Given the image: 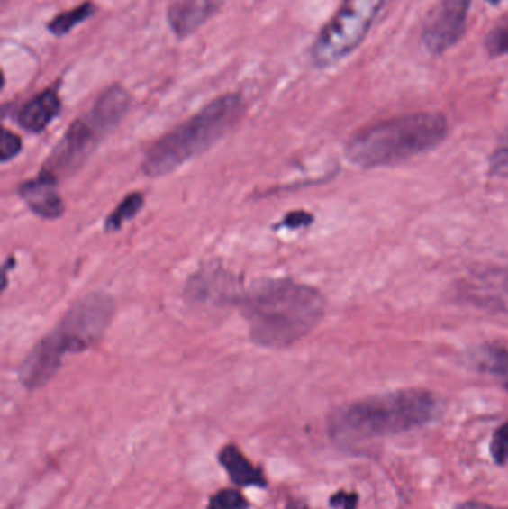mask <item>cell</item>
<instances>
[{"label":"cell","instance_id":"d6986e66","mask_svg":"<svg viewBox=\"0 0 508 509\" xmlns=\"http://www.w3.org/2000/svg\"><path fill=\"white\" fill-rule=\"evenodd\" d=\"M489 164H491V171L494 175L508 177V130L498 141Z\"/></svg>","mask_w":508,"mask_h":509},{"label":"cell","instance_id":"6da1fadb","mask_svg":"<svg viewBox=\"0 0 508 509\" xmlns=\"http://www.w3.org/2000/svg\"><path fill=\"white\" fill-rule=\"evenodd\" d=\"M257 346L286 349L304 339L325 312L322 294L291 278L268 280L239 298Z\"/></svg>","mask_w":508,"mask_h":509},{"label":"cell","instance_id":"cb8c5ba5","mask_svg":"<svg viewBox=\"0 0 508 509\" xmlns=\"http://www.w3.org/2000/svg\"><path fill=\"white\" fill-rule=\"evenodd\" d=\"M288 509H313L311 508V506L307 505V504H304V502L302 501H295V499H291V501L288 502Z\"/></svg>","mask_w":508,"mask_h":509},{"label":"cell","instance_id":"7a4b0ae2","mask_svg":"<svg viewBox=\"0 0 508 509\" xmlns=\"http://www.w3.org/2000/svg\"><path fill=\"white\" fill-rule=\"evenodd\" d=\"M439 410V399L430 390L373 395L337 408L328 422V432L339 444L391 437L431 423Z\"/></svg>","mask_w":508,"mask_h":509},{"label":"cell","instance_id":"ba28073f","mask_svg":"<svg viewBox=\"0 0 508 509\" xmlns=\"http://www.w3.org/2000/svg\"><path fill=\"white\" fill-rule=\"evenodd\" d=\"M473 0H441L423 20L422 42L432 56H441L464 36Z\"/></svg>","mask_w":508,"mask_h":509},{"label":"cell","instance_id":"7c38bea8","mask_svg":"<svg viewBox=\"0 0 508 509\" xmlns=\"http://www.w3.org/2000/svg\"><path fill=\"white\" fill-rule=\"evenodd\" d=\"M218 460L237 487H268V479L263 469L255 467L236 445L222 447L218 454Z\"/></svg>","mask_w":508,"mask_h":509},{"label":"cell","instance_id":"e0dca14e","mask_svg":"<svg viewBox=\"0 0 508 509\" xmlns=\"http://www.w3.org/2000/svg\"><path fill=\"white\" fill-rule=\"evenodd\" d=\"M491 456L496 465L504 467L508 463V420L501 424L492 435Z\"/></svg>","mask_w":508,"mask_h":509},{"label":"cell","instance_id":"4fadbf2b","mask_svg":"<svg viewBox=\"0 0 508 509\" xmlns=\"http://www.w3.org/2000/svg\"><path fill=\"white\" fill-rule=\"evenodd\" d=\"M95 14V4L90 2V0H86V2H82L78 6L56 15L51 22L48 23L47 29L54 36H65V34L74 31L75 27H78L82 23L90 20Z\"/></svg>","mask_w":508,"mask_h":509},{"label":"cell","instance_id":"5bb4252c","mask_svg":"<svg viewBox=\"0 0 508 509\" xmlns=\"http://www.w3.org/2000/svg\"><path fill=\"white\" fill-rule=\"evenodd\" d=\"M145 197L141 193H132L117 205V209L109 214L104 221V230L109 232H117L125 223H129L142 210Z\"/></svg>","mask_w":508,"mask_h":509},{"label":"cell","instance_id":"ffe728a7","mask_svg":"<svg viewBox=\"0 0 508 509\" xmlns=\"http://www.w3.org/2000/svg\"><path fill=\"white\" fill-rule=\"evenodd\" d=\"M2 150H0V159L6 163L9 159H15L23 150V141L18 134L9 132V130L4 129L2 132Z\"/></svg>","mask_w":508,"mask_h":509},{"label":"cell","instance_id":"ac0fdd59","mask_svg":"<svg viewBox=\"0 0 508 509\" xmlns=\"http://www.w3.org/2000/svg\"><path fill=\"white\" fill-rule=\"evenodd\" d=\"M487 51L492 56H508V22L496 26L486 39Z\"/></svg>","mask_w":508,"mask_h":509},{"label":"cell","instance_id":"9a60e30c","mask_svg":"<svg viewBox=\"0 0 508 509\" xmlns=\"http://www.w3.org/2000/svg\"><path fill=\"white\" fill-rule=\"evenodd\" d=\"M207 509H249V502L236 488H222L209 499Z\"/></svg>","mask_w":508,"mask_h":509},{"label":"cell","instance_id":"7402d4cb","mask_svg":"<svg viewBox=\"0 0 508 509\" xmlns=\"http://www.w3.org/2000/svg\"><path fill=\"white\" fill-rule=\"evenodd\" d=\"M312 221H313V216L311 214H307L304 210H295L285 216L282 225L289 230H297V228L307 227Z\"/></svg>","mask_w":508,"mask_h":509},{"label":"cell","instance_id":"603a6c76","mask_svg":"<svg viewBox=\"0 0 508 509\" xmlns=\"http://www.w3.org/2000/svg\"><path fill=\"white\" fill-rule=\"evenodd\" d=\"M457 509H508L501 508V506L489 505V504H485V502L478 501H467L462 502L457 506Z\"/></svg>","mask_w":508,"mask_h":509},{"label":"cell","instance_id":"8fae6325","mask_svg":"<svg viewBox=\"0 0 508 509\" xmlns=\"http://www.w3.org/2000/svg\"><path fill=\"white\" fill-rule=\"evenodd\" d=\"M60 111L61 100L59 93L52 88H47L23 105L17 114L18 124L29 133H42L43 130L56 120Z\"/></svg>","mask_w":508,"mask_h":509},{"label":"cell","instance_id":"30bf717a","mask_svg":"<svg viewBox=\"0 0 508 509\" xmlns=\"http://www.w3.org/2000/svg\"><path fill=\"white\" fill-rule=\"evenodd\" d=\"M221 0H177L168 9V26L177 38L197 32L220 9Z\"/></svg>","mask_w":508,"mask_h":509},{"label":"cell","instance_id":"2e32d148","mask_svg":"<svg viewBox=\"0 0 508 509\" xmlns=\"http://www.w3.org/2000/svg\"><path fill=\"white\" fill-rule=\"evenodd\" d=\"M480 368L496 376H508V350L501 347H491L480 358Z\"/></svg>","mask_w":508,"mask_h":509},{"label":"cell","instance_id":"9c48e42d","mask_svg":"<svg viewBox=\"0 0 508 509\" xmlns=\"http://www.w3.org/2000/svg\"><path fill=\"white\" fill-rule=\"evenodd\" d=\"M18 194L41 218L57 219L65 214V202L59 193V177L50 171L42 170L38 177L23 182Z\"/></svg>","mask_w":508,"mask_h":509},{"label":"cell","instance_id":"44dd1931","mask_svg":"<svg viewBox=\"0 0 508 509\" xmlns=\"http://www.w3.org/2000/svg\"><path fill=\"white\" fill-rule=\"evenodd\" d=\"M359 496L355 492L339 490L330 497V506L334 509H357Z\"/></svg>","mask_w":508,"mask_h":509},{"label":"cell","instance_id":"484cf974","mask_svg":"<svg viewBox=\"0 0 508 509\" xmlns=\"http://www.w3.org/2000/svg\"><path fill=\"white\" fill-rule=\"evenodd\" d=\"M505 389L508 390V380H507V383H505Z\"/></svg>","mask_w":508,"mask_h":509},{"label":"cell","instance_id":"3957f363","mask_svg":"<svg viewBox=\"0 0 508 509\" xmlns=\"http://www.w3.org/2000/svg\"><path fill=\"white\" fill-rule=\"evenodd\" d=\"M115 313L113 296L93 292L77 301L56 330L36 342L18 368L26 389H40L60 369L66 355L88 350L104 339Z\"/></svg>","mask_w":508,"mask_h":509},{"label":"cell","instance_id":"52a82bcc","mask_svg":"<svg viewBox=\"0 0 508 509\" xmlns=\"http://www.w3.org/2000/svg\"><path fill=\"white\" fill-rule=\"evenodd\" d=\"M382 5L384 0H345L314 41V65L327 68L355 51L370 31Z\"/></svg>","mask_w":508,"mask_h":509},{"label":"cell","instance_id":"5b68a950","mask_svg":"<svg viewBox=\"0 0 508 509\" xmlns=\"http://www.w3.org/2000/svg\"><path fill=\"white\" fill-rule=\"evenodd\" d=\"M243 107L239 95H221L207 103L150 148L143 159V173L151 177L168 175L211 150L240 120Z\"/></svg>","mask_w":508,"mask_h":509},{"label":"cell","instance_id":"d4e9b609","mask_svg":"<svg viewBox=\"0 0 508 509\" xmlns=\"http://www.w3.org/2000/svg\"><path fill=\"white\" fill-rule=\"evenodd\" d=\"M487 2H491V4H500L501 0H487Z\"/></svg>","mask_w":508,"mask_h":509},{"label":"cell","instance_id":"8992f818","mask_svg":"<svg viewBox=\"0 0 508 509\" xmlns=\"http://www.w3.org/2000/svg\"><path fill=\"white\" fill-rule=\"evenodd\" d=\"M129 91L113 84L99 95L86 115L69 125L65 136L48 157L43 170L68 177L82 168L104 136L115 129L130 107Z\"/></svg>","mask_w":508,"mask_h":509},{"label":"cell","instance_id":"277c9868","mask_svg":"<svg viewBox=\"0 0 508 509\" xmlns=\"http://www.w3.org/2000/svg\"><path fill=\"white\" fill-rule=\"evenodd\" d=\"M446 134L448 120L443 114H407L359 130L348 141L346 155L358 168H386L434 150Z\"/></svg>","mask_w":508,"mask_h":509}]
</instances>
